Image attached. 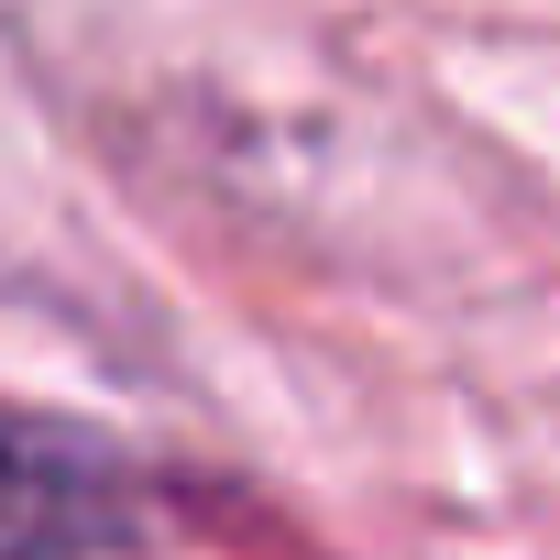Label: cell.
<instances>
[{
  "label": "cell",
  "instance_id": "cell-1",
  "mask_svg": "<svg viewBox=\"0 0 560 560\" xmlns=\"http://www.w3.org/2000/svg\"><path fill=\"white\" fill-rule=\"evenodd\" d=\"M143 538V472L45 407L0 396V560H110Z\"/></svg>",
  "mask_w": 560,
  "mask_h": 560
}]
</instances>
